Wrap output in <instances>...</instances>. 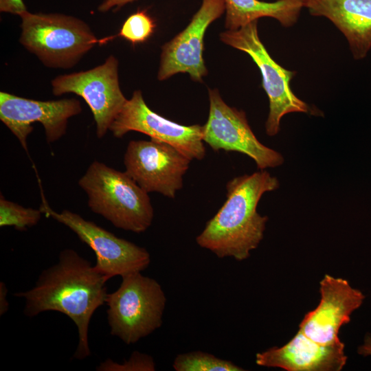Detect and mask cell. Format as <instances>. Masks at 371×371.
I'll use <instances>...</instances> for the list:
<instances>
[{
	"label": "cell",
	"mask_w": 371,
	"mask_h": 371,
	"mask_svg": "<svg viewBox=\"0 0 371 371\" xmlns=\"http://www.w3.org/2000/svg\"><path fill=\"white\" fill-rule=\"evenodd\" d=\"M21 19L20 43L47 67L69 69L100 40L82 20L60 13H32Z\"/></svg>",
	"instance_id": "obj_4"
},
{
	"label": "cell",
	"mask_w": 371,
	"mask_h": 371,
	"mask_svg": "<svg viewBox=\"0 0 371 371\" xmlns=\"http://www.w3.org/2000/svg\"><path fill=\"white\" fill-rule=\"evenodd\" d=\"M155 28V21L147 11L139 10L126 19L117 35L104 38L100 40V43L107 42L116 36L122 37L133 45L143 43L153 34Z\"/></svg>",
	"instance_id": "obj_20"
},
{
	"label": "cell",
	"mask_w": 371,
	"mask_h": 371,
	"mask_svg": "<svg viewBox=\"0 0 371 371\" xmlns=\"http://www.w3.org/2000/svg\"><path fill=\"white\" fill-rule=\"evenodd\" d=\"M81 111V104L75 98L39 101L0 92V120L26 152L32 123L38 122L43 126L46 140L50 144L65 134L68 120Z\"/></svg>",
	"instance_id": "obj_12"
},
{
	"label": "cell",
	"mask_w": 371,
	"mask_h": 371,
	"mask_svg": "<svg viewBox=\"0 0 371 371\" xmlns=\"http://www.w3.org/2000/svg\"><path fill=\"white\" fill-rule=\"evenodd\" d=\"M107 281L88 260L65 249L57 262L42 271L32 289L14 295L24 300L23 314L27 317L52 311L71 319L78 335L73 358L82 360L91 355L89 326L95 311L106 303Z\"/></svg>",
	"instance_id": "obj_1"
},
{
	"label": "cell",
	"mask_w": 371,
	"mask_h": 371,
	"mask_svg": "<svg viewBox=\"0 0 371 371\" xmlns=\"http://www.w3.org/2000/svg\"><path fill=\"white\" fill-rule=\"evenodd\" d=\"M43 212L39 209L25 207L14 202L0 197V227L11 226L19 231H25L36 225Z\"/></svg>",
	"instance_id": "obj_19"
},
{
	"label": "cell",
	"mask_w": 371,
	"mask_h": 371,
	"mask_svg": "<svg viewBox=\"0 0 371 371\" xmlns=\"http://www.w3.org/2000/svg\"><path fill=\"white\" fill-rule=\"evenodd\" d=\"M27 10L23 0H0V11L1 12L20 16Z\"/></svg>",
	"instance_id": "obj_22"
},
{
	"label": "cell",
	"mask_w": 371,
	"mask_h": 371,
	"mask_svg": "<svg viewBox=\"0 0 371 371\" xmlns=\"http://www.w3.org/2000/svg\"><path fill=\"white\" fill-rule=\"evenodd\" d=\"M121 278L106 299L107 322L111 335L129 345L161 326L166 298L159 283L140 271Z\"/></svg>",
	"instance_id": "obj_5"
},
{
	"label": "cell",
	"mask_w": 371,
	"mask_h": 371,
	"mask_svg": "<svg viewBox=\"0 0 371 371\" xmlns=\"http://www.w3.org/2000/svg\"><path fill=\"white\" fill-rule=\"evenodd\" d=\"M95 214L115 227L142 233L151 225L154 210L148 193L126 172L95 161L78 181Z\"/></svg>",
	"instance_id": "obj_3"
},
{
	"label": "cell",
	"mask_w": 371,
	"mask_h": 371,
	"mask_svg": "<svg viewBox=\"0 0 371 371\" xmlns=\"http://www.w3.org/2000/svg\"><path fill=\"white\" fill-rule=\"evenodd\" d=\"M52 93H75L89 105L96 124V135L103 137L127 102L118 77V61L111 55L93 69L60 75L52 80Z\"/></svg>",
	"instance_id": "obj_9"
},
{
	"label": "cell",
	"mask_w": 371,
	"mask_h": 371,
	"mask_svg": "<svg viewBox=\"0 0 371 371\" xmlns=\"http://www.w3.org/2000/svg\"><path fill=\"white\" fill-rule=\"evenodd\" d=\"M210 111L203 126V140L214 151H235L251 158L259 170L284 162L278 151L262 144L248 123L246 114L227 105L217 89H209Z\"/></svg>",
	"instance_id": "obj_8"
},
{
	"label": "cell",
	"mask_w": 371,
	"mask_h": 371,
	"mask_svg": "<svg viewBox=\"0 0 371 371\" xmlns=\"http://www.w3.org/2000/svg\"><path fill=\"white\" fill-rule=\"evenodd\" d=\"M225 10L224 0H202L187 27L161 47L159 80L178 73H187L194 81L202 80L207 74L203 58L204 35Z\"/></svg>",
	"instance_id": "obj_13"
},
{
	"label": "cell",
	"mask_w": 371,
	"mask_h": 371,
	"mask_svg": "<svg viewBox=\"0 0 371 371\" xmlns=\"http://www.w3.org/2000/svg\"><path fill=\"white\" fill-rule=\"evenodd\" d=\"M134 1L136 0H103L99 5L98 10L100 12H106L111 10L117 11L124 5Z\"/></svg>",
	"instance_id": "obj_23"
},
{
	"label": "cell",
	"mask_w": 371,
	"mask_h": 371,
	"mask_svg": "<svg viewBox=\"0 0 371 371\" xmlns=\"http://www.w3.org/2000/svg\"><path fill=\"white\" fill-rule=\"evenodd\" d=\"M155 362L152 357L134 351L131 357L122 363L107 359L96 368L98 371H154Z\"/></svg>",
	"instance_id": "obj_21"
},
{
	"label": "cell",
	"mask_w": 371,
	"mask_h": 371,
	"mask_svg": "<svg viewBox=\"0 0 371 371\" xmlns=\"http://www.w3.org/2000/svg\"><path fill=\"white\" fill-rule=\"evenodd\" d=\"M313 16L330 20L347 39L352 56L364 58L371 49V0H302Z\"/></svg>",
	"instance_id": "obj_16"
},
{
	"label": "cell",
	"mask_w": 371,
	"mask_h": 371,
	"mask_svg": "<svg viewBox=\"0 0 371 371\" xmlns=\"http://www.w3.org/2000/svg\"><path fill=\"white\" fill-rule=\"evenodd\" d=\"M278 179L265 170L238 176L226 184V200L196 238L218 258L247 259L264 236L268 217L257 212L262 196L277 190Z\"/></svg>",
	"instance_id": "obj_2"
},
{
	"label": "cell",
	"mask_w": 371,
	"mask_h": 371,
	"mask_svg": "<svg viewBox=\"0 0 371 371\" xmlns=\"http://www.w3.org/2000/svg\"><path fill=\"white\" fill-rule=\"evenodd\" d=\"M8 290L3 282H0V315H4L9 309V302L7 299Z\"/></svg>",
	"instance_id": "obj_24"
},
{
	"label": "cell",
	"mask_w": 371,
	"mask_h": 371,
	"mask_svg": "<svg viewBox=\"0 0 371 371\" xmlns=\"http://www.w3.org/2000/svg\"><path fill=\"white\" fill-rule=\"evenodd\" d=\"M357 351L364 357L371 356V334L366 335L363 344L358 348Z\"/></svg>",
	"instance_id": "obj_25"
},
{
	"label": "cell",
	"mask_w": 371,
	"mask_h": 371,
	"mask_svg": "<svg viewBox=\"0 0 371 371\" xmlns=\"http://www.w3.org/2000/svg\"><path fill=\"white\" fill-rule=\"evenodd\" d=\"M109 130L118 138L129 131L144 133L152 139L172 146L191 161L202 160L205 156L203 126L182 125L161 116L147 106L139 90L133 92Z\"/></svg>",
	"instance_id": "obj_11"
},
{
	"label": "cell",
	"mask_w": 371,
	"mask_h": 371,
	"mask_svg": "<svg viewBox=\"0 0 371 371\" xmlns=\"http://www.w3.org/2000/svg\"><path fill=\"white\" fill-rule=\"evenodd\" d=\"M40 210L69 227L93 251L96 256L94 267L108 280L117 276L142 272L149 266L150 256L145 248L116 236L76 213L67 210L57 212L43 197Z\"/></svg>",
	"instance_id": "obj_7"
},
{
	"label": "cell",
	"mask_w": 371,
	"mask_h": 371,
	"mask_svg": "<svg viewBox=\"0 0 371 371\" xmlns=\"http://www.w3.org/2000/svg\"><path fill=\"white\" fill-rule=\"evenodd\" d=\"M191 160L166 143L132 140L124 155L125 172L145 192L174 199L183 187Z\"/></svg>",
	"instance_id": "obj_10"
},
{
	"label": "cell",
	"mask_w": 371,
	"mask_h": 371,
	"mask_svg": "<svg viewBox=\"0 0 371 371\" xmlns=\"http://www.w3.org/2000/svg\"><path fill=\"white\" fill-rule=\"evenodd\" d=\"M225 26L227 30H236L262 17L276 19L282 26L291 27L297 21L303 6L302 0H224Z\"/></svg>",
	"instance_id": "obj_17"
},
{
	"label": "cell",
	"mask_w": 371,
	"mask_h": 371,
	"mask_svg": "<svg viewBox=\"0 0 371 371\" xmlns=\"http://www.w3.org/2000/svg\"><path fill=\"white\" fill-rule=\"evenodd\" d=\"M319 284V304L306 314L299 330L319 344H328L340 340V328L350 321V315L362 304L365 295L347 280L328 274Z\"/></svg>",
	"instance_id": "obj_14"
},
{
	"label": "cell",
	"mask_w": 371,
	"mask_h": 371,
	"mask_svg": "<svg viewBox=\"0 0 371 371\" xmlns=\"http://www.w3.org/2000/svg\"><path fill=\"white\" fill-rule=\"evenodd\" d=\"M346 360L344 344L340 340L322 344L300 330L284 346L272 347L256 356L258 366L288 371H339Z\"/></svg>",
	"instance_id": "obj_15"
},
{
	"label": "cell",
	"mask_w": 371,
	"mask_h": 371,
	"mask_svg": "<svg viewBox=\"0 0 371 371\" xmlns=\"http://www.w3.org/2000/svg\"><path fill=\"white\" fill-rule=\"evenodd\" d=\"M225 44L247 54L259 68L262 87L269 102V111L265 123L266 133L275 136L280 129L282 117L290 113H313L309 106L292 91L290 82L296 72L284 69L269 55L260 41L258 20L236 30H227L220 34Z\"/></svg>",
	"instance_id": "obj_6"
},
{
	"label": "cell",
	"mask_w": 371,
	"mask_h": 371,
	"mask_svg": "<svg viewBox=\"0 0 371 371\" xmlns=\"http://www.w3.org/2000/svg\"><path fill=\"white\" fill-rule=\"evenodd\" d=\"M172 366L177 371L244 370L232 361L202 351H192L178 355L174 360Z\"/></svg>",
	"instance_id": "obj_18"
}]
</instances>
